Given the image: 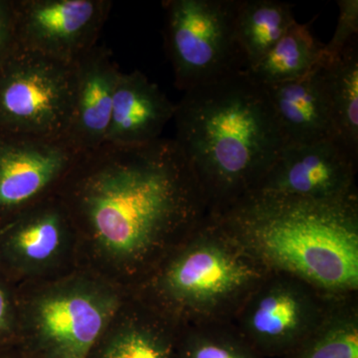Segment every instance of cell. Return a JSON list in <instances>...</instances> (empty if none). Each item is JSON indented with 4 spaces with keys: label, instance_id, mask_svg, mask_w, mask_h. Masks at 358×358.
Instances as JSON below:
<instances>
[{
    "label": "cell",
    "instance_id": "obj_1",
    "mask_svg": "<svg viewBox=\"0 0 358 358\" xmlns=\"http://www.w3.org/2000/svg\"><path fill=\"white\" fill-rule=\"evenodd\" d=\"M55 194L76 233L78 268L128 292L209 212L189 162L171 138L83 152Z\"/></svg>",
    "mask_w": 358,
    "mask_h": 358
},
{
    "label": "cell",
    "instance_id": "obj_2",
    "mask_svg": "<svg viewBox=\"0 0 358 358\" xmlns=\"http://www.w3.org/2000/svg\"><path fill=\"white\" fill-rule=\"evenodd\" d=\"M173 119L209 211L253 192L286 145L267 90L245 71L185 92Z\"/></svg>",
    "mask_w": 358,
    "mask_h": 358
},
{
    "label": "cell",
    "instance_id": "obj_3",
    "mask_svg": "<svg viewBox=\"0 0 358 358\" xmlns=\"http://www.w3.org/2000/svg\"><path fill=\"white\" fill-rule=\"evenodd\" d=\"M268 272L336 296L358 291L357 194L310 200L249 193L210 211Z\"/></svg>",
    "mask_w": 358,
    "mask_h": 358
},
{
    "label": "cell",
    "instance_id": "obj_4",
    "mask_svg": "<svg viewBox=\"0 0 358 358\" xmlns=\"http://www.w3.org/2000/svg\"><path fill=\"white\" fill-rule=\"evenodd\" d=\"M268 273L209 211L129 293L179 327L230 324Z\"/></svg>",
    "mask_w": 358,
    "mask_h": 358
},
{
    "label": "cell",
    "instance_id": "obj_5",
    "mask_svg": "<svg viewBox=\"0 0 358 358\" xmlns=\"http://www.w3.org/2000/svg\"><path fill=\"white\" fill-rule=\"evenodd\" d=\"M128 294L84 268L18 285L17 345L28 358H87Z\"/></svg>",
    "mask_w": 358,
    "mask_h": 358
},
{
    "label": "cell",
    "instance_id": "obj_6",
    "mask_svg": "<svg viewBox=\"0 0 358 358\" xmlns=\"http://www.w3.org/2000/svg\"><path fill=\"white\" fill-rule=\"evenodd\" d=\"M76 94V63L14 41L0 60V131L68 138Z\"/></svg>",
    "mask_w": 358,
    "mask_h": 358
},
{
    "label": "cell",
    "instance_id": "obj_7",
    "mask_svg": "<svg viewBox=\"0 0 358 358\" xmlns=\"http://www.w3.org/2000/svg\"><path fill=\"white\" fill-rule=\"evenodd\" d=\"M164 42L176 86L187 92L245 71L235 32L237 0H166Z\"/></svg>",
    "mask_w": 358,
    "mask_h": 358
},
{
    "label": "cell",
    "instance_id": "obj_8",
    "mask_svg": "<svg viewBox=\"0 0 358 358\" xmlns=\"http://www.w3.org/2000/svg\"><path fill=\"white\" fill-rule=\"evenodd\" d=\"M339 298L293 275L270 272L230 324L257 352L289 355L319 326Z\"/></svg>",
    "mask_w": 358,
    "mask_h": 358
},
{
    "label": "cell",
    "instance_id": "obj_9",
    "mask_svg": "<svg viewBox=\"0 0 358 358\" xmlns=\"http://www.w3.org/2000/svg\"><path fill=\"white\" fill-rule=\"evenodd\" d=\"M76 268V233L55 193L0 229V272L17 286Z\"/></svg>",
    "mask_w": 358,
    "mask_h": 358
},
{
    "label": "cell",
    "instance_id": "obj_10",
    "mask_svg": "<svg viewBox=\"0 0 358 358\" xmlns=\"http://www.w3.org/2000/svg\"><path fill=\"white\" fill-rule=\"evenodd\" d=\"M109 0H13L14 41L75 64L96 46Z\"/></svg>",
    "mask_w": 358,
    "mask_h": 358
},
{
    "label": "cell",
    "instance_id": "obj_11",
    "mask_svg": "<svg viewBox=\"0 0 358 358\" xmlns=\"http://www.w3.org/2000/svg\"><path fill=\"white\" fill-rule=\"evenodd\" d=\"M80 155L68 138L0 131V229L54 194Z\"/></svg>",
    "mask_w": 358,
    "mask_h": 358
},
{
    "label": "cell",
    "instance_id": "obj_12",
    "mask_svg": "<svg viewBox=\"0 0 358 358\" xmlns=\"http://www.w3.org/2000/svg\"><path fill=\"white\" fill-rule=\"evenodd\" d=\"M357 160L336 141L286 145L250 193L310 200L345 199L357 194Z\"/></svg>",
    "mask_w": 358,
    "mask_h": 358
},
{
    "label": "cell",
    "instance_id": "obj_13",
    "mask_svg": "<svg viewBox=\"0 0 358 358\" xmlns=\"http://www.w3.org/2000/svg\"><path fill=\"white\" fill-rule=\"evenodd\" d=\"M122 71L106 47H94L76 63V94L68 140L78 152L102 145Z\"/></svg>",
    "mask_w": 358,
    "mask_h": 358
},
{
    "label": "cell",
    "instance_id": "obj_14",
    "mask_svg": "<svg viewBox=\"0 0 358 358\" xmlns=\"http://www.w3.org/2000/svg\"><path fill=\"white\" fill-rule=\"evenodd\" d=\"M179 331L129 292L87 358H176Z\"/></svg>",
    "mask_w": 358,
    "mask_h": 358
},
{
    "label": "cell",
    "instance_id": "obj_15",
    "mask_svg": "<svg viewBox=\"0 0 358 358\" xmlns=\"http://www.w3.org/2000/svg\"><path fill=\"white\" fill-rule=\"evenodd\" d=\"M265 88L286 145L336 141L320 64L300 79Z\"/></svg>",
    "mask_w": 358,
    "mask_h": 358
},
{
    "label": "cell",
    "instance_id": "obj_16",
    "mask_svg": "<svg viewBox=\"0 0 358 358\" xmlns=\"http://www.w3.org/2000/svg\"><path fill=\"white\" fill-rule=\"evenodd\" d=\"M176 110V105L141 71L122 72L103 143L143 145L157 140Z\"/></svg>",
    "mask_w": 358,
    "mask_h": 358
},
{
    "label": "cell",
    "instance_id": "obj_17",
    "mask_svg": "<svg viewBox=\"0 0 358 358\" xmlns=\"http://www.w3.org/2000/svg\"><path fill=\"white\" fill-rule=\"evenodd\" d=\"M310 23L298 21L257 64L245 70L250 79L263 87L300 79L322 62L324 43L313 36Z\"/></svg>",
    "mask_w": 358,
    "mask_h": 358
},
{
    "label": "cell",
    "instance_id": "obj_18",
    "mask_svg": "<svg viewBox=\"0 0 358 358\" xmlns=\"http://www.w3.org/2000/svg\"><path fill=\"white\" fill-rule=\"evenodd\" d=\"M296 21L293 4L277 0H237L235 32L245 70L257 64Z\"/></svg>",
    "mask_w": 358,
    "mask_h": 358
},
{
    "label": "cell",
    "instance_id": "obj_19",
    "mask_svg": "<svg viewBox=\"0 0 358 358\" xmlns=\"http://www.w3.org/2000/svg\"><path fill=\"white\" fill-rule=\"evenodd\" d=\"M336 141L358 159V43L350 44L331 62L320 63Z\"/></svg>",
    "mask_w": 358,
    "mask_h": 358
},
{
    "label": "cell",
    "instance_id": "obj_20",
    "mask_svg": "<svg viewBox=\"0 0 358 358\" xmlns=\"http://www.w3.org/2000/svg\"><path fill=\"white\" fill-rule=\"evenodd\" d=\"M355 294L341 296L319 326L288 358H358V307Z\"/></svg>",
    "mask_w": 358,
    "mask_h": 358
},
{
    "label": "cell",
    "instance_id": "obj_21",
    "mask_svg": "<svg viewBox=\"0 0 358 358\" xmlns=\"http://www.w3.org/2000/svg\"><path fill=\"white\" fill-rule=\"evenodd\" d=\"M176 358H259L231 324L180 327Z\"/></svg>",
    "mask_w": 358,
    "mask_h": 358
},
{
    "label": "cell",
    "instance_id": "obj_22",
    "mask_svg": "<svg viewBox=\"0 0 358 358\" xmlns=\"http://www.w3.org/2000/svg\"><path fill=\"white\" fill-rule=\"evenodd\" d=\"M338 25L333 38L324 44L320 63L331 62L357 40L358 1L357 0H339Z\"/></svg>",
    "mask_w": 358,
    "mask_h": 358
},
{
    "label": "cell",
    "instance_id": "obj_23",
    "mask_svg": "<svg viewBox=\"0 0 358 358\" xmlns=\"http://www.w3.org/2000/svg\"><path fill=\"white\" fill-rule=\"evenodd\" d=\"M18 336V286L0 272V348L17 345Z\"/></svg>",
    "mask_w": 358,
    "mask_h": 358
},
{
    "label": "cell",
    "instance_id": "obj_24",
    "mask_svg": "<svg viewBox=\"0 0 358 358\" xmlns=\"http://www.w3.org/2000/svg\"><path fill=\"white\" fill-rule=\"evenodd\" d=\"M13 43V0H0V60Z\"/></svg>",
    "mask_w": 358,
    "mask_h": 358
},
{
    "label": "cell",
    "instance_id": "obj_25",
    "mask_svg": "<svg viewBox=\"0 0 358 358\" xmlns=\"http://www.w3.org/2000/svg\"><path fill=\"white\" fill-rule=\"evenodd\" d=\"M0 358H28L17 345L0 348Z\"/></svg>",
    "mask_w": 358,
    "mask_h": 358
}]
</instances>
